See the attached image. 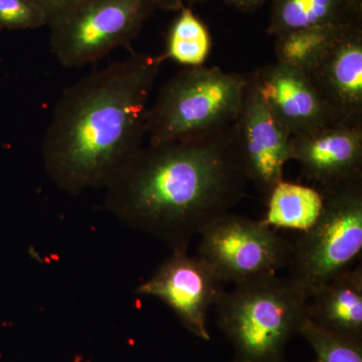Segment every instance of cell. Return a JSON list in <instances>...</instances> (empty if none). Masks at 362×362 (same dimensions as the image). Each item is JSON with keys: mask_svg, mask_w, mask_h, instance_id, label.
Wrapping results in <instances>:
<instances>
[{"mask_svg": "<svg viewBox=\"0 0 362 362\" xmlns=\"http://www.w3.org/2000/svg\"><path fill=\"white\" fill-rule=\"evenodd\" d=\"M268 197V211L263 221L269 226L305 232L314 225L322 209L320 192L284 180Z\"/></svg>", "mask_w": 362, "mask_h": 362, "instance_id": "obj_15", "label": "cell"}, {"mask_svg": "<svg viewBox=\"0 0 362 362\" xmlns=\"http://www.w3.org/2000/svg\"><path fill=\"white\" fill-rule=\"evenodd\" d=\"M158 0H80L49 23V47L66 68H82L130 47Z\"/></svg>", "mask_w": 362, "mask_h": 362, "instance_id": "obj_6", "label": "cell"}, {"mask_svg": "<svg viewBox=\"0 0 362 362\" xmlns=\"http://www.w3.org/2000/svg\"><path fill=\"white\" fill-rule=\"evenodd\" d=\"M199 256L223 283L276 275L288 267L292 244L277 235L263 220L228 213L201 233Z\"/></svg>", "mask_w": 362, "mask_h": 362, "instance_id": "obj_7", "label": "cell"}, {"mask_svg": "<svg viewBox=\"0 0 362 362\" xmlns=\"http://www.w3.org/2000/svg\"><path fill=\"white\" fill-rule=\"evenodd\" d=\"M308 316L323 329L361 343L362 267L342 272L308 297Z\"/></svg>", "mask_w": 362, "mask_h": 362, "instance_id": "obj_13", "label": "cell"}, {"mask_svg": "<svg viewBox=\"0 0 362 362\" xmlns=\"http://www.w3.org/2000/svg\"><path fill=\"white\" fill-rule=\"evenodd\" d=\"M187 251H173L134 292L161 300L187 330L209 340L206 317L223 292V282L204 259Z\"/></svg>", "mask_w": 362, "mask_h": 362, "instance_id": "obj_8", "label": "cell"}, {"mask_svg": "<svg viewBox=\"0 0 362 362\" xmlns=\"http://www.w3.org/2000/svg\"><path fill=\"white\" fill-rule=\"evenodd\" d=\"M178 13L169 28L162 58L173 59L185 68L204 66L213 47L209 28L192 6H183Z\"/></svg>", "mask_w": 362, "mask_h": 362, "instance_id": "obj_17", "label": "cell"}, {"mask_svg": "<svg viewBox=\"0 0 362 362\" xmlns=\"http://www.w3.org/2000/svg\"><path fill=\"white\" fill-rule=\"evenodd\" d=\"M306 74L335 122L362 125V28L347 30Z\"/></svg>", "mask_w": 362, "mask_h": 362, "instance_id": "obj_12", "label": "cell"}, {"mask_svg": "<svg viewBox=\"0 0 362 362\" xmlns=\"http://www.w3.org/2000/svg\"><path fill=\"white\" fill-rule=\"evenodd\" d=\"M47 26V18L35 0H0V30H28Z\"/></svg>", "mask_w": 362, "mask_h": 362, "instance_id": "obj_19", "label": "cell"}, {"mask_svg": "<svg viewBox=\"0 0 362 362\" xmlns=\"http://www.w3.org/2000/svg\"><path fill=\"white\" fill-rule=\"evenodd\" d=\"M322 209L303 232L287 268L307 295L349 270L362 252V175L321 190Z\"/></svg>", "mask_w": 362, "mask_h": 362, "instance_id": "obj_5", "label": "cell"}, {"mask_svg": "<svg viewBox=\"0 0 362 362\" xmlns=\"http://www.w3.org/2000/svg\"><path fill=\"white\" fill-rule=\"evenodd\" d=\"M228 6L242 11V13H252L261 8L269 0H223Z\"/></svg>", "mask_w": 362, "mask_h": 362, "instance_id": "obj_21", "label": "cell"}, {"mask_svg": "<svg viewBox=\"0 0 362 362\" xmlns=\"http://www.w3.org/2000/svg\"><path fill=\"white\" fill-rule=\"evenodd\" d=\"M47 18V25L52 21L58 20L71 7L75 6L80 0H35Z\"/></svg>", "mask_w": 362, "mask_h": 362, "instance_id": "obj_20", "label": "cell"}, {"mask_svg": "<svg viewBox=\"0 0 362 362\" xmlns=\"http://www.w3.org/2000/svg\"><path fill=\"white\" fill-rule=\"evenodd\" d=\"M160 4V9L163 11H178L183 6H192L201 2H206L207 0H158Z\"/></svg>", "mask_w": 362, "mask_h": 362, "instance_id": "obj_22", "label": "cell"}, {"mask_svg": "<svg viewBox=\"0 0 362 362\" xmlns=\"http://www.w3.org/2000/svg\"><path fill=\"white\" fill-rule=\"evenodd\" d=\"M235 124L247 178L259 192L269 195L283 180L285 164L291 160V136L259 95L252 73L247 74Z\"/></svg>", "mask_w": 362, "mask_h": 362, "instance_id": "obj_9", "label": "cell"}, {"mask_svg": "<svg viewBox=\"0 0 362 362\" xmlns=\"http://www.w3.org/2000/svg\"><path fill=\"white\" fill-rule=\"evenodd\" d=\"M300 333L315 351L317 362H362L361 343L323 329L307 318Z\"/></svg>", "mask_w": 362, "mask_h": 362, "instance_id": "obj_18", "label": "cell"}, {"mask_svg": "<svg viewBox=\"0 0 362 362\" xmlns=\"http://www.w3.org/2000/svg\"><path fill=\"white\" fill-rule=\"evenodd\" d=\"M250 182L235 124L194 138L143 147L106 189L105 209L171 251L240 204Z\"/></svg>", "mask_w": 362, "mask_h": 362, "instance_id": "obj_1", "label": "cell"}, {"mask_svg": "<svg viewBox=\"0 0 362 362\" xmlns=\"http://www.w3.org/2000/svg\"><path fill=\"white\" fill-rule=\"evenodd\" d=\"M267 33L274 37L312 26L362 28V0H271Z\"/></svg>", "mask_w": 362, "mask_h": 362, "instance_id": "obj_14", "label": "cell"}, {"mask_svg": "<svg viewBox=\"0 0 362 362\" xmlns=\"http://www.w3.org/2000/svg\"><path fill=\"white\" fill-rule=\"evenodd\" d=\"M247 74L218 66L185 68L162 86L146 115L149 145L183 141L235 124Z\"/></svg>", "mask_w": 362, "mask_h": 362, "instance_id": "obj_4", "label": "cell"}, {"mask_svg": "<svg viewBox=\"0 0 362 362\" xmlns=\"http://www.w3.org/2000/svg\"><path fill=\"white\" fill-rule=\"evenodd\" d=\"M350 28L312 26L278 35L274 47L277 62L308 73Z\"/></svg>", "mask_w": 362, "mask_h": 362, "instance_id": "obj_16", "label": "cell"}, {"mask_svg": "<svg viewBox=\"0 0 362 362\" xmlns=\"http://www.w3.org/2000/svg\"><path fill=\"white\" fill-rule=\"evenodd\" d=\"M252 75L259 95L291 137L337 123L305 71L277 62Z\"/></svg>", "mask_w": 362, "mask_h": 362, "instance_id": "obj_10", "label": "cell"}, {"mask_svg": "<svg viewBox=\"0 0 362 362\" xmlns=\"http://www.w3.org/2000/svg\"><path fill=\"white\" fill-rule=\"evenodd\" d=\"M291 160L321 187L362 175V125L333 123L290 138Z\"/></svg>", "mask_w": 362, "mask_h": 362, "instance_id": "obj_11", "label": "cell"}, {"mask_svg": "<svg viewBox=\"0 0 362 362\" xmlns=\"http://www.w3.org/2000/svg\"><path fill=\"white\" fill-rule=\"evenodd\" d=\"M163 62L161 54L133 52L65 90L42 144L45 173L57 187L74 195L106 188L139 153Z\"/></svg>", "mask_w": 362, "mask_h": 362, "instance_id": "obj_2", "label": "cell"}, {"mask_svg": "<svg viewBox=\"0 0 362 362\" xmlns=\"http://www.w3.org/2000/svg\"><path fill=\"white\" fill-rule=\"evenodd\" d=\"M214 306L235 347V362L282 361L288 340L309 318L307 293L277 274L235 285Z\"/></svg>", "mask_w": 362, "mask_h": 362, "instance_id": "obj_3", "label": "cell"}]
</instances>
